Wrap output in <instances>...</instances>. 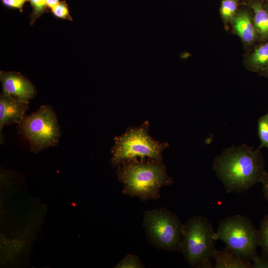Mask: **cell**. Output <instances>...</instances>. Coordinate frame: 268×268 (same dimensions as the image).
<instances>
[{
    "instance_id": "12",
    "label": "cell",
    "mask_w": 268,
    "mask_h": 268,
    "mask_svg": "<svg viewBox=\"0 0 268 268\" xmlns=\"http://www.w3.org/2000/svg\"><path fill=\"white\" fill-rule=\"evenodd\" d=\"M215 261L214 268H252L250 261L236 254L226 246L223 249H215L213 254Z\"/></svg>"
},
{
    "instance_id": "16",
    "label": "cell",
    "mask_w": 268,
    "mask_h": 268,
    "mask_svg": "<svg viewBox=\"0 0 268 268\" xmlns=\"http://www.w3.org/2000/svg\"><path fill=\"white\" fill-rule=\"evenodd\" d=\"M258 133L261 144L258 147L268 148V112L258 121Z\"/></svg>"
},
{
    "instance_id": "25",
    "label": "cell",
    "mask_w": 268,
    "mask_h": 268,
    "mask_svg": "<svg viewBox=\"0 0 268 268\" xmlns=\"http://www.w3.org/2000/svg\"><path fill=\"white\" fill-rule=\"evenodd\" d=\"M264 3L265 7L268 11V0H265Z\"/></svg>"
},
{
    "instance_id": "8",
    "label": "cell",
    "mask_w": 268,
    "mask_h": 268,
    "mask_svg": "<svg viewBox=\"0 0 268 268\" xmlns=\"http://www.w3.org/2000/svg\"><path fill=\"white\" fill-rule=\"evenodd\" d=\"M2 93L24 101L33 99L36 91L35 86L20 73L14 71H0Z\"/></svg>"
},
{
    "instance_id": "22",
    "label": "cell",
    "mask_w": 268,
    "mask_h": 268,
    "mask_svg": "<svg viewBox=\"0 0 268 268\" xmlns=\"http://www.w3.org/2000/svg\"><path fill=\"white\" fill-rule=\"evenodd\" d=\"M263 185V192L266 200L268 202V172L266 171L262 176L260 182Z\"/></svg>"
},
{
    "instance_id": "5",
    "label": "cell",
    "mask_w": 268,
    "mask_h": 268,
    "mask_svg": "<svg viewBox=\"0 0 268 268\" xmlns=\"http://www.w3.org/2000/svg\"><path fill=\"white\" fill-rule=\"evenodd\" d=\"M183 225L178 216L164 207L144 211L142 226L153 247L182 252Z\"/></svg>"
},
{
    "instance_id": "13",
    "label": "cell",
    "mask_w": 268,
    "mask_h": 268,
    "mask_svg": "<svg viewBox=\"0 0 268 268\" xmlns=\"http://www.w3.org/2000/svg\"><path fill=\"white\" fill-rule=\"evenodd\" d=\"M264 1L251 0L250 7L260 42L268 40V11L264 6Z\"/></svg>"
},
{
    "instance_id": "10",
    "label": "cell",
    "mask_w": 268,
    "mask_h": 268,
    "mask_svg": "<svg viewBox=\"0 0 268 268\" xmlns=\"http://www.w3.org/2000/svg\"><path fill=\"white\" fill-rule=\"evenodd\" d=\"M230 24L234 34L240 38L246 47L252 48L260 42L251 11L243 8L238 9Z\"/></svg>"
},
{
    "instance_id": "9",
    "label": "cell",
    "mask_w": 268,
    "mask_h": 268,
    "mask_svg": "<svg viewBox=\"0 0 268 268\" xmlns=\"http://www.w3.org/2000/svg\"><path fill=\"white\" fill-rule=\"evenodd\" d=\"M29 107V101L19 100L3 93L0 96V142L4 143L3 128L12 124H20Z\"/></svg>"
},
{
    "instance_id": "1",
    "label": "cell",
    "mask_w": 268,
    "mask_h": 268,
    "mask_svg": "<svg viewBox=\"0 0 268 268\" xmlns=\"http://www.w3.org/2000/svg\"><path fill=\"white\" fill-rule=\"evenodd\" d=\"M264 166L261 149L243 144L225 150L214 160L213 169L228 193H241L260 182Z\"/></svg>"
},
{
    "instance_id": "21",
    "label": "cell",
    "mask_w": 268,
    "mask_h": 268,
    "mask_svg": "<svg viewBox=\"0 0 268 268\" xmlns=\"http://www.w3.org/2000/svg\"><path fill=\"white\" fill-rule=\"evenodd\" d=\"M252 262L253 268H268V260L262 256H257Z\"/></svg>"
},
{
    "instance_id": "18",
    "label": "cell",
    "mask_w": 268,
    "mask_h": 268,
    "mask_svg": "<svg viewBox=\"0 0 268 268\" xmlns=\"http://www.w3.org/2000/svg\"><path fill=\"white\" fill-rule=\"evenodd\" d=\"M115 268H143L144 265L138 256L128 254L122 259L115 267Z\"/></svg>"
},
{
    "instance_id": "4",
    "label": "cell",
    "mask_w": 268,
    "mask_h": 268,
    "mask_svg": "<svg viewBox=\"0 0 268 268\" xmlns=\"http://www.w3.org/2000/svg\"><path fill=\"white\" fill-rule=\"evenodd\" d=\"M215 233L207 218L195 215L183 225L182 252L192 267L213 268Z\"/></svg>"
},
{
    "instance_id": "26",
    "label": "cell",
    "mask_w": 268,
    "mask_h": 268,
    "mask_svg": "<svg viewBox=\"0 0 268 268\" xmlns=\"http://www.w3.org/2000/svg\"></svg>"
},
{
    "instance_id": "3",
    "label": "cell",
    "mask_w": 268,
    "mask_h": 268,
    "mask_svg": "<svg viewBox=\"0 0 268 268\" xmlns=\"http://www.w3.org/2000/svg\"><path fill=\"white\" fill-rule=\"evenodd\" d=\"M149 125V122L145 121L139 127L127 128L124 133L114 137L111 149L114 168L136 159L162 161L163 152L169 144L153 139L148 133Z\"/></svg>"
},
{
    "instance_id": "11",
    "label": "cell",
    "mask_w": 268,
    "mask_h": 268,
    "mask_svg": "<svg viewBox=\"0 0 268 268\" xmlns=\"http://www.w3.org/2000/svg\"><path fill=\"white\" fill-rule=\"evenodd\" d=\"M245 67L249 70L260 73L268 67V40L259 42L246 55Z\"/></svg>"
},
{
    "instance_id": "6",
    "label": "cell",
    "mask_w": 268,
    "mask_h": 268,
    "mask_svg": "<svg viewBox=\"0 0 268 268\" xmlns=\"http://www.w3.org/2000/svg\"><path fill=\"white\" fill-rule=\"evenodd\" d=\"M19 133L28 141L30 151L35 154L57 145L61 131L56 113L50 105H42L30 115H25L19 124Z\"/></svg>"
},
{
    "instance_id": "2",
    "label": "cell",
    "mask_w": 268,
    "mask_h": 268,
    "mask_svg": "<svg viewBox=\"0 0 268 268\" xmlns=\"http://www.w3.org/2000/svg\"><path fill=\"white\" fill-rule=\"evenodd\" d=\"M117 167L118 180L124 185L123 194L136 197L142 202L158 199L160 189L173 183L162 162L136 159L122 163Z\"/></svg>"
},
{
    "instance_id": "20",
    "label": "cell",
    "mask_w": 268,
    "mask_h": 268,
    "mask_svg": "<svg viewBox=\"0 0 268 268\" xmlns=\"http://www.w3.org/2000/svg\"><path fill=\"white\" fill-rule=\"evenodd\" d=\"M28 0H1L2 5L5 7L18 9L20 12H23L24 4Z\"/></svg>"
},
{
    "instance_id": "17",
    "label": "cell",
    "mask_w": 268,
    "mask_h": 268,
    "mask_svg": "<svg viewBox=\"0 0 268 268\" xmlns=\"http://www.w3.org/2000/svg\"><path fill=\"white\" fill-rule=\"evenodd\" d=\"M32 7V11L30 14V24L32 25L37 19L40 17L44 13L49 12L46 0H28Z\"/></svg>"
},
{
    "instance_id": "24",
    "label": "cell",
    "mask_w": 268,
    "mask_h": 268,
    "mask_svg": "<svg viewBox=\"0 0 268 268\" xmlns=\"http://www.w3.org/2000/svg\"><path fill=\"white\" fill-rule=\"evenodd\" d=\"M260 75L263 76L268 78V67L260 73H259Z\"/></svg>"
},
{
    "instance_id": "15",
    "label": "cell",
    "mask_w": 268,
    "mask_h": 268,
    "mask_svg": "<svg viewBox=\"0 0 268 268\" xmlns=\"http://www.w3.org/2000/svg\"><path fill=\"white\" fill-rule=\"evenodd\" d=\"M259 243L262 248V257L268 260V214L263 218L258 232Z\"/></svg>"
},
{
    "instance_id": "19",
    "label": "cell",
    "mask_w": 268,
    "mask_h": 268,
    "mask_svg": "<svg viewBox=\"0 0 268 268\" xmlns=\"http://www.w3.org/2000/svg\"><path fill=\"white\" fill-rule=\"evenodd\" d=\"M51 12L58 19L73 20L69 13L68 5L65 0L60 1L58 4L51 8Z\"/></svg>"
},
{
    "instance_id": "14",
    "label": "cell",
    "mask_w": 268,
    "mask_h": 268,
    "mask_svg": "<svg viewBox=\"0 0 268 268\" xmlns=\"http://www.w3.org/2000/svg\"><path fill=\"white\" fill-rule=\"evenodd\" d=\"M239 0H221L220 14L225 28L227 29L231 21L238 9Z\"/></svg>"
},
{
    "instance_id": "7",
    "label": "cell",
    "mask_w": 268,
    "mask_h": 268,
    "mask_svg": "<svg viewBox=\"0 0 268 268\" xmlns=\"http://www.w3.org/2000/svg\"><path fill=\"white\" fill-rule=\"evenodd\" d=\"M259 230L248 218L240 214L221 220L213 237L224 242L238 255L252 261L258 255Z\"/></svg>"
},
{
    "instance_id": "23",
    "label": "cell",
    "mask_w": 268,
    "mask_h": 268,
    "mask_svg": "<svg viewBox=\"0 0 268 268\" xmlns=\"http://www.w3.org/2000/svg\"><path fill=\"white\" fill-rule=\"evenodd\" d=\"M60 2V0H46V5L49 9H51Z\"/></svg>"
}]
</instances>
